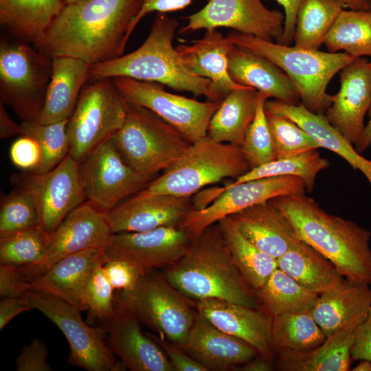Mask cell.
I'll list each match as a JSON object with an SVG mask.
<instances>
[{"label":"cell","instance_id":"obj_41","mask_svg":"<svg viewBox=\"0 0 371 371\" xmlns=\"http://www.w3.org/2000/svg\"><path fill=\"white\" fill-rule=\"evenodd\" d=\"M67 120L52 124L30 122L21 124V135L35 139L41 149V161L34 172L45 173L52 170L69 153Z\"/></svg>","mask_w":371,"mask_h":371},{"label":"cell","instance_id":"obj_38","mask_svg":"<svg viewBox=\"0 0 371 371\" xmlns=\"http://www.w3.org/2000/svg\"><path fill=\"white\" fill-rule=\"evenodd\" d=\"M344 8L341 0H302L296 17L295 46L319 49Z\"/></svg>","mask_w":371,"mask_h":371},{"label":"cell","instance_id":"obj_55","mask_svg":"<svg viewBox=\"0 0 371 371\" xmlns=\"http://www.w3.org/2000/svg\"><path fill=\"white\" fill-rule=\"evenodd\" d=\"M23 297H3L0 301V330L20 313L32 310Z\"/></svg>","mask_w":371,"mask_h":371},{"label":"cell","instance_id":"obj_20","mask_svg":"<svg viewBox=\"0 0 371 371\" xmlns=\"http://www.w3.org/2000/svg\"><path fill=\"white\" fill-rule=\"evenodd\" d=\"M340 88L324 113L328 122L354 146L371 106V71L365 57L355 58L339 73Z\"/></svg>","mask_w":371,"mask_h":371},{"label":"cell","instance_id":"obj_24","mask_svg":"<svg viewBox=\"0 0 371 371\" xmlns=\"http://www.w3.org/2000/svg\"><path fill=\"white\" fill-rule=\"evenodd\" d=\"M179 347L207 371L229 370L259 354L251 345L219 330L198 313L186 341Z\"/></svg>","mask_w":371,"mask_h":371},{"label":"cell","instance_id":"obj_52","mask_svg":"<svg viewBox=\"0 0 371 371\" xmlns=\"http://www.w3.org/2000/svg\"><path fill=\"white\" fill-rule=\"evenodd\" d=\"M351 355L354 360L371 361V308L355 330Z\"/></svg>","mask_w":371,"mask_h":371},{"label":"cell","instance_id":"obj_26","mask_svg":"<svg viewBox=\"0 0 371 371\" xmlns=\"http://www.w3.org/2000/svg\"><path fill=\"white\" fill-rule=\"evenodd\" d=\"M228 72L236 83L253 87L269 98L291 105L301 103L299 93L287 75L268 59L247 49L232 45Z\"/></svg>","mask_w":371,"mask_h":371},{"label":"cell","instance_id":"obj_56","mask_svg":"<svg viewBox=\"0 0 371 371\" xmlns=\"http://www.w3.org/2000/svg\"><path fill=\"white\" fill-rule=\"evenodd\" d=\"M21 124L14 122L7 113L3 104L0 102V138L8 139L21 136Z\"/></svg>","mask_w":371,"mask_h":371},{"label":"cell","instance_id":"obj_46","mask_svg":"<svg viewBox=\"0 0 371 371\" xmlns=\"http://www.w3.org/2000/svg\"><path fill=\"white\" fill-rule=\"evenodd\" d=\"M99 265L91 276L84 294V305L88 310V321H98L99 326L109 320L114 312L115 291Z\"/></svg>","mask_w":371,"mask_h":371},{"label":"cell","instance_id":"obj_47","mask_svg":"<svg viewBox=\"0 0 371 371\" xmlns=\"http://www.w3.org/2000/svg\"><path fill=\"white\" fill-rule=\"evenodd\" d=\"M103 268L115 291L131 290L143 276L135 266L117 259H108Z\"/></svg>","mask_w":371,"mask_h":371},{"label":"cell","instance_id":"obj_30","mask_svg":"<svg viewBox=\"0 0 371 371\" xmlns=\"http://www.w3.org/2000/svg\"><path fill=\"white\" fill-rule=\"evenodd\" d=\"M52 72L38 122L67 120L88 80L89 65L71 56L52 58Z\"/></svg>","mask_w":371,"mask_h":371},{"label":"cell","instance_id":"obj_10","mask_svg":"<svg viewBox=\"0 0 371 371\" xmlns=\"http://www.w3.org/2000/svg\"><path fill=\"white\" fill-rule=\"evenodd\" d=\"M306 192L303 180L294 176L271 177L210 188L194 194L193 209L179 226L194 238L221 219L247 207L280 196Z\"/></svg>","mask_w":371,"mask_h":371},{"label":"cell","instance_id":"obj_9","mask_svg":"<svg viewBox=\"0 0 371 371\" xmlns=\"http://www.w3.org/2000/svg\"><path fill=\"white\" fill-rule=\"evenodd\" d=\"M114 295L158 336L178 346L185 344L197 313L195 300L177 290L163 272L153 269L131 290Z\"/></svg>","mask_w":371,"mask_h":371},{"label":"cell","instance_id":"obj_2","mask_svg":"<svg viewBox=\"0 0 371 371\" xmlns=\"http://www.w3.org/2000/svg\"><path fill=\"white\" fill-rule=\"evenodd\" d=\"M293 225L300 238L330 260L348 280L371 286V232L326 212L306 194L269 200Z\"/></svg>","mask_w":371,"mask_h":371},{"label":"cell","instance_id":"obj_5","mask_svg":"<svg viewBox=\"0 0 371 371\" xmlns=\"http://www.w3.org/2000/svg\"><path fill=\"white\" fill-rule=\"evenodd\" d=\"M227 38L233 45L258 54L281 69L296 87L301 103L314 113H325L332 102V95L326 92L328 83L355 59L345 52L291 47L236 31Z\"/></svg>","mask_w":371,"mask_h":371},{"label":"cell","instance_id":"obj_31","mask_svg":"<svg viewBox=\"0 0 371 371\" xmlns=\"http://www.w3.org/2000/svg\"><path fill=\"white\" fill-rule=\"evenodd\" d=\"M359 325L340 329L313 349L278 351L277 368L282 371H348L354 360L351 348Z\"/></svg>","mask_w":371,"mask_h":371},{"label":"cell","instance_id":"obj_35","mask_svg":"<svg viewBox=\"0 0 371 371\" xmlns=\"http://www.w3.org/2000/svg\"><path fill=\"white\" fill-rule=\"evenodd\" d=\"M254 293L260 306L272 317L309 311L319 297L278 267Z\"/></svg>","mask_w":371,"mask_h":371},{"label":"cell","instance_id":"obj_61","mask_svg":"<svg viewBox=\"0 0 371 371\" xmlns=\"http://www.w3.org/2000/svg\"><path fill=\"white\" fill-rule=\"evenodd\" d=\"M79 0H64L66 4L73 3L74 2H76Z\"/></svg>","mask_w":371,"mask_h":371},{"label":"cell","instance_id":"obj_29","mask_svg":"<svg viewBox=\"0 0 371 371\" xmlns=\"http://www.w3.org/2000/svg\"><path fill=\"white\" fill-rule=\"evenodd\" d=\"M371 308V286L346 280L338 289L319 295L311 313L327 337L359 325Z\"/></svg>","mask_w":371,"mask_h":371},{"label":"cell","instance_id":"obj_4","mask_svg":"<svg viewBox=\"0 0 371 371\" xmlns=\"http://www.w3.org/2000/svg\"><path fill=\"white\" fill-rule=\"evenodd\" d=\"M178 20L164 12L156 14L150 33L136 50L117 58L89 65L87 82L126 77L155 82L179 91L221 102L211 82L194 74L173 47Z\"/></svg>","mask_w":371,"mask_h":371},{"label":"cell","instance_id":"obj_28","mask_svg":"<svg viewBox=\"0 0 371 371\" xmlns=\"http://www.w3.org/2000/svg\"><path fill=\"white\" fill-rule=\"evenodd\" d=\"M265 109L267 113H279L293 120L318 143L320 148L334 152L354 170H359L371 186V160L363 157L355 146L328 122L324 114L314 113L302 103L291 105L277 100H267Z\"/></svg>","mask_w":371,"mask_h":371},{"label":"cell","instance_id":"obj_12","mask_svg":"<svg viewBox=\"0 0 371 371\" xmlns=\"http://www.w3.org/2000/svg\"><path fill=\"white\" fill-rule=\"evenodd\" d=\"M23 297L32 309L49 319L63 333L69 346L68 363L89 371H115L124 368L118 363L101 326L85 323L80 309L52 295L26 290Z\"/></svg>","mask_w":371,"mask_h":371},{"label":"cell","instance_id":"obj_8","mask_svg":"<svg viewBox=\"0 0 371 371\" xmlns=\"http://www.w3.org/2000/svg\"><path fill=\"white\" fill-rule=\"evenodd\" d=\"M52 72L47 54L12 36H1L0 99L22 122H38Z\"/></svg>","mask_w":371,"mask_h":371},{"label":"cell","instance_id":"obj_34","mask_svg":"<svg viewBox=\"0 0 371 371\" xmlns=\"http://www.w3.org/2000/svg\"><path fill=\"white\" fill-rule=\"evenodd\" d=\"M258 97L259 91L251 87L232 91L210 119L207 136L217 142L240 146L254 118Z\"/></svg>","mask_w":371,"mask_h":371},{"label":"cell","instance_id":"obj_19","mask_svg":"<svg viewBox=\"0 0 371 371\" xmlns=\"http://www.w3.org/2000/svg\"><path fill=\"white\" fill-rule=\"evenodd\" d=\"M99 326L104 328L107 344L124 369L174 371L161 347L142 332L138 317L115 295L113 314Z\"/></svg>","mask_w":371,"mask_h":371},{"label":"cell","instance_id":"obj_58","mask_svg":"<svg viewBox=\"0 0 371 371\" xmlns=\"http://www.w3.org/2000/svg\"><path fill=\"white\" fill-rule=\"evenodd\" d=\"M369 116V121L366 125H365L363 133L361 137L355 146L357 150L361 153L368 149L371 146V106L368 111Z\"/></svg>","mask_w":371,"mask_h":371},{"label":"cell","instance_id":"obj_44","mask_svg":"<svg viewBox=\"0 0 371 371\" xmlns=\"http://www.w3.org/2000/svg\"><path fill=\"white\" fill-rule=\"evenodd\" d=\"M268 96L259 91L254 118L249 126L240 146L251 169L276 159L272 137L269 126L265 103Z\"/></svg>","mask_w":371,"mask_h":371},{"label":"cell","instance_id":"obj_15","mask_svg":"<svg viewBox=\"0 0 371 371\" xmlns=\"http://www.w3.org/2000/svg\"><path fill=\"white\" fill-rule=\"evenodd\" d=\"M11 181L33 197L38 226L51 234L65 218L85 202L78 173V162L69 153L54 168L45 172L14 174Z\"/></svg>","mask_w":371,"mask_h":371},{"label":"cell","instance_id":"obj_43","mask_svg":"<svg viewBox=\"0 0 371 371\" xmlns=\"http://www.w3.org/2000/svg\"><path fill=\"white\" fill-rule=\"evenodd\" d=\"M276 159L290 157L320 148L318 143L290 118L267 113Z\"/></svg>","mask_w":371,"mask_h":371},{"label":"cell","instance_id":"obj_60","mask_svg":"<svg viewBox=\"0 0 371 371\" xmlns=\"http://www.w3.org/2000/svg\"><path fill=\"white\" fill-rule=\"evenodd\" d=\"M352 371H371V361L361 359L357 366L352 369Z\"/></svg>","mask_w":371,"mask_h":371},{"label":"cell","instance_id":"obj_36","mask_svg":"<svg viewBox=\"0 0 371 371\" xmlns=\"http://www.w3.org/2000/svg\"><path fill=\"white\" fill-rule=\"evenodd\" d=\"M218 224L237 267L250 287L257 290L278 268L277 259L249 242L229 216Z\"/></svg>","mask_w":371,"mask_h":371},{"label":"cell","instance_id":"obj_48","mask_svg":"<svg viewBox=\"0 0 371 371\" xmlns=\"http://www.w3.org/2000/svg\"><path fill=\"white\" fill-rule=\"evenodd\" d=\"M12 164L24 172H34L41 161V149L37 142L32 137L21 135L10 148Z\"/></svg>","mask_w":371,"mask_h":371},{"label":"cell","instance_id":"obj_22","mask_svg":"<svg viewBox=\"0 0 371 371\" xmlns=\"http://www.w3.org/2000/svg\"><path fill=\"white\" fill-rule=\"evenodd\" d=\"M195 308L219 330L245 341L259 354L272 357L273 317L262 308L248 307L217 298L196 300Z\"/></svg>","mask_w":371,"mask_h":371},{"label":"cell","instance_id":"obj_54","mask_svg":"<svg viewBox=\"0 0 371 371\" xmlns=\"http://www.w3.org/2000/svg\"><path fill=\"white\" fill-rule=\"evenodd\" d=\"M284 10V23L282 35L276 43L289 45L294 38L298 8L302 0H276Z\"/></svg>","mask_w":371,"mask_h":371},{"label":"cell","instance_id":"obj_40","mask_svg":"<svg viewBox=\"0 0 371 371\" xmlns=\"http://www.w3.org/2000/svg\"><path fill=\"white\" fill-rule=\"evenodd\" d=\"M329 166V161L322 157L318 149H316L290 157L276 159L251 168L228 184L236 185L271 177L294 176L301 178L304 183L306 192H311L318 173L328 168Z\"/></svg>","mask_w":371,"mask_h":371},{"label":"cell","instance_id":"obj_62","mask_svg":"<svg viewBox=\"0 0 371 371\" xmlns=\"http://www.w3.org/2000/svg\"><path fill=\"white\" fill-rule=\"evenodd\" d=\"M369 65H370V71H371V61H369Z\"/></svg>","mask_w":371,"mask_h":371},{"label":"cell","instance_id":"obj_7","mask_svg":"<svg viewBox=\"0 0 371 371\" xmlns=\"http://www.w3.org/2000/svg\"><path fill=\"white\" fill-rule=\"evenodd\" d=\"M111 139L126 164L154 177L175 164L192 143L151 110L128 102L124 123Z\"/></svg>","mask_w":371,"mask_h":371},{"label":"cell","instance_id":"obj_1","mask_svg":"<svg viewBox=\"0 0 371 371\" xmlns=\"http://www.w3.org/2000/svg\"><path fill=\"white\" fill-rule=\"evenodd\" d=\"M143 0H79L66 4L38 48L49 57L71 56L89 65L123 55Z\"/></svg>","mask_w":371,"mask_h":371},{"label":"cell","instance_id":"obj_37","mask_svg":"<svg viewBox=\"0 0 371 371\" xmlns=\"http://www.w3.org/2000/svg\"><path fill=\"white\" fill-rule=\"evenodd\" d=\"M328 51H339L354 58L371 57V10H343L326 36Z\"/></svg>","mask_w":371,"mask_h":371},{"label":"cell","instance_id":"obj_17","mask_svg":"<svg viewBox=\"0 0 371 371\" xmlns=\"http://www.w3.org/2000/svg\"><path fill=\"white\" fill-rule=\"evenodd\" d=\"M106 214L87 201L71 211L49 235L43 260L34 266H21L27 283L59 260L91 248L105 249L112 235Z\"/></svg>","mask_w":371,"mask_h":371},{"label":"cell","instance_id":"obj_6","mask_svg":"<svg viewBox=\"0 0 371 371\" xmlns=\"http://www.w3.org/2000/svg\"><path fill=\"white\" fill-rule=\"evenodd\" d=\"M250 169L240 146L206 136L192 142L175 164L135 194L192 196L207 186L236 179Z\"/></svg>","mask_w":371,"mask_h":371},{"label":"cell","instance_id":"obj_11","mask_svg":"<svg viewBox=\"0 0 371 371\" xmlns=\"http://www.w3.org/2000/svg\"><path fill=\"white\" fill-rule=\"evenodd\" d=\"M127 101L112 78L85 85L67 120L69 153L80 162L93 148L123 126Z\"/></svg>","mask_w":371,"mask_h":371},{"label":"cell","instance_id":"obj_18","mask_svg":"<svg viewBox=\"0 0 371 371\" xmlns=\"http://www.w3.org/2000/svg\"><path fill=\"white\" fill-rule=\"evenodd\" d=\"M192 239L179 225L141 232H120L111 235L104 254L108 259L131 264L144 275L178 260L186 253Z\"/></svg>","mask_w":371,"mask_h":371},{"label":"cell","instance_id":"obj_16","mask_svg":"<svg viewBox=\"0 0 371 371\" xmlns=\"http://www.w3.org/2000/svg\"><path fill=\"white\" fill-rule=\"evenodd\" d=\"M183 18L188 23L179 30L181 34L202 29L228 27L276 41L284 31V14L269 10L261 0H210L199 11Z\"/></svg>","mask_w":371,"mask_h":371},{"label":"cell","instance_id":"obj_51","mask_svg":"<svg viewBox=\"0 0 371 371\" xmlns=\"http://www.w3.org/2000/svg\"><path fill=\"white\" fill-rule=\"evenodd\" d=\"M25 283L18 266L0 264L1 297H21Z\"/></svg>","mask_w":371,"mask_h":371},{"label":"cell","instance_id":"obj_25","mask_svg":"<svg viewBox=\"0 0 371 371\" xmlns=\"http://www.w3.org/2000/svg\"><path fill=\"white\" fill-rule=\"evenodd\" d=\"M229 217L249 242L276 259L301 240L288 217L270 201L247 207Z\"/></svg>","mask_w":371,"mask_h":371},{"label":"cell","instance_id":"obj_23","mask_svg":"<svg viewBox=\"0 0 371 371\" xmlns=\"http://www.w3.org/2000/svg\"><path fill=\"white\" fill-rule=\"evenodd\" d=\"M107 260L102 248L88 249L67 256L33 281L25 283L23 294L26 290L43 292L84 311V294L88 282L95 269Z\"/></svg>","mask_w":371,"mask_h":371},{"label":"cell","instance_id":"obj_27","mask_svg":"<svg viewBox=\"0 0 371 371\" xmlns=\"http://www.w3.org/2000/svg\"><path fill=\"white\" fill-rule=\"evenodd\" d=\"M232 45L227 36L214 29L206 30L202 38L191 45L175 47L190 71L211 82L212 90L221 102L232 91L244 87L233 81L228 72V55Z\"/></svg>","mask_w":371,"mask_h":371},{"label":"cell","instance_id":"obj_14","mask_svg":"<svg viewBox=\"0 0 371 371\" xmlns=\"http://www.w3.org/2000/svg\"><path fill=\"white\" fill-rule=\"evenodd\" d=\"M112 79L127 102L151 110L191 142L207 136L210 120L221 102H201L172 93L158 82L126 77Z\"/></svg>","mask_w":371,"mask_h":371},{"label":"cell","instance_id":"obj_50","mask_svg":"<svg viewBox=\"0 0 371 371\" xmlns=\"http://www.w3.org/2000/svg\"><path fill=\"white\" fill-rule=\"evenodd\" d=\"M147 334L165 352L174 371H207L202 364L191 357L177 345L157 335Z\"/></svg>","mask_w":371,"mask_h":371},{"label":"cell","instance_id":"obj_39","mask_svg":"<svg viewBox=\"0 0 371 371\" xmlns=\"http://www.w3.org/2000/svg\"><path fill=\"white\" fill-rule=\"evenodd\" d=\"M271 338L273 350L302 351L319 346L326 336L309 310L273 317Z\"/></svg>","mask_w":371,"mask_h":371},{"label":"cell","instance_id":"obj_59","mask_svg":"<svg viewBox=\"0 0 371 371\" xmlns=\"http://www.w3.org/2000/svg\"><path fill=\"white\" fill-rule=\"evenodd\" d=\"M351 10H371V0H341Z\"/></svg>","mask_w":371,"mask_h":371},{"label":"cell","instance_id":"obj_13","mask_svg":"<svg viewBox=\"0 0 371 371\" xmlns=\"http://www.w3.org/2000/svg\"><path fill=\"white\" fill-rule=\"evenodd\" d=\"M78 173L86 201L106 214L155 178L139 173L126 164L111 138L78 162Z\"/></svg>","mask_w":371,"mask_h":371},{"label":"cell","instance_id":"obj_3","mask_svg":"<svg viewBox=\"0 0 371 371\" xmlns=\"http://www.w3.org/2000/svg\"><path fill=\"white\" fill-rule=\"evenodd\" d=\"M164 269L168 282L193 300L217 298L259 308L254 291L237 267L218 223L194 238L186 253Z\"/></svg>","mask_w":371,"mask_h":371},{"label":"cell","instance_id":"obj_42","mask_svg":"<svg viewBox=\"0 0 371 371\" xmlns=\"http://www.w3.org/2000/svg\"><path fill=\"white\" fill-rule=\"evenodd\" d=\"M49 234L39 226L0 237V264L38 265L44 258Z\"/></svg>","mask_w":371,"mask_h":371},{"label":"cell","instance_id":"obj_32","mask_svg":"<svg viewBox=\"0 0 371 371\" xmlns=\"http://www.w3.org/2000/svg\"><path fill=\"white\" fill-rule=\"evenodd\" d=\"M65 5L64 0H0V23L12 36L38 48Z\"/></svg>","mask_w":371,"mask_h":371},{"label":"cell","instance_id":"obj_21","mask_svg":"<svg viewBox=\"0 0 371 371\" xmlns=\"http://www.w3.org/2000/svg\"><path fill=\"white\" fill-rule=\"evenodd\" d=\"M193 209L192 196L134 194L106 214L112 234L141 232L166 226H179Z\"/></svg>","mask_w":371,"mask_h":371},{"label":"cell","instance_id":"obj_45","mask_svg":"<svg viewBox=\"0 0 371 371\" xmlns=\"http://www.w3.org/2000/svg\"><path fill=\"white\" fill-rule=\"evenodd\" d=\"M38 226L34 200L19 188L2 197L0 209V237Z\"/></svg>","mask_w":371,"mask_h":371},{"label":"cell","instance_id":"obj_49","mask_svg":"<svg viewBox=\"0 0 371 371\" xmlns=\"http://www.w3.org/2000/svg\"><path fill=\"white\" fill-rule=\"evenodd\" d=\"M49 350L47 346L39 339H32L24 346L16 359L18 371H51L47 363Z\"/></svg>","mask_w":371,"mask_h":371},{"label":"cell","instance_id":"obj_33","mask_svg":"<svg viewBox=\"0 0 371 371\" xmlns=\"http://www.w3.org/2000/svg\"><path fill=\"white\" fill-rule=\"evenodd\" d=\"M277 262L279 269L319 295L338 289L346 280L330 260L302 240Z\"/></svg>","mask_w":371,"mask_h":371},{"label":"cell","instance_id":"obj_57","mask_svg":"<svg viewBox=\"0 0 371 371\" xmlns=\"http://www.w3.org/2000/svg\"><path fill=\"white\" fill-rule=\"evenodd\" d=\"M242 371H271L273 370L271 357L258 354L251 361L245 363Z\"/></svg>","mask_w":371,"mask_h":371},{"label":"cell","instance_id":"obj_53","mask_svg":"<svg viewBox=\"0 0 371 371\" xmlns=\"http://www.w3.org/2000/svg\"><path fill=\"white\" fill-rule=\"evenodd\" d=\"M192 1L193 0H143L141 10L132 23L131 33L132 34L136 25L146 14L153 12L166 13L182 10L188 6ZM205 1H208L210 0Z\"/></svg>","mask_w":371,"mask_h":371}]
</instances>
